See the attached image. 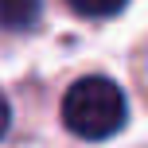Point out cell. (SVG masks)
Here are the masks:
<instances>
[{"label":"cell","mask_w":148,"mask_h":148,"mask_svg":"<svg viewBox=\"0 0 148 148\" xmlns=\"http://www.w3.org/2000/svg\"><path fill=\"white\" fill-rule=\"evenodd\" d=\"M125 117H129L125 90L101 74L78 78L62 97V121L82 140H109L113 133H121Z\"/></svg>","instance_id":"1"},{"label":"cell","mask_w":148,"mask_h":148,"mask_svg":"<svg viewBox=\"0 0 148 148\" xmlns=\"http://www.w3.org/2000/svg\"><path fill=\"white\" fill-rule=\"evenodd\" d=\"M43 0H0V27L8 31H23L39 20Z\"/></svg>","instance_id":"2"},{"label":"cell","mask_w":148,"mask_h":148,"mask_svg":"<svg viewBox=\"0 0 148 148\" xmlns=\"http://www.w3.org/2000/svg\"><path fill=\"white\" fill-rule=\"evenodd\" d=\"M78 16H90V20H105V16H117L125 8V0H66Z\"/></svg>","instance_id":"3"},{"label":"cell","mask_w":148,"mask_h":148,"mask_svg":"<svg viewBox=\"0 0 148 148\" xmlns=\"http://www.w3.org/2000/svg\"><path fill=\"white\" fill-rule=\"evenodd\" d=\"M8 121H12V109H8V97L0 94V136L8 133Z\"/></svg>","instance_id":"4"}]
</instances>
